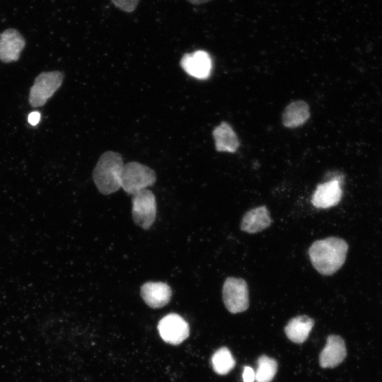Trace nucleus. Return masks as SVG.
<instances>
[{
	"label": "nucleus",
	"instance_id": "nucleus-1",
	"mask_svg": "<svg viewBox=\"0 0 382 382\" xmlns=\"http://www.w3.org/2000/svg\"><path fill=\"white\" fill-rule=\"evenodd\" d=\"M348 245L337 237H328L316 241L308 249V255L313 267L321 274L331 275L344 264Z\"/></svg>",
	"mask_w": 382,
	"mask_h": 382
},
{
	"label": "nucleus",
	"instance_id": "nucleus-2",
	"mask_svg": "<svg viewBox=\"0 0 382 382\" xmlns=\"http://www.w3.org/2000/svg\"><path fill=\"white\" fill-rule=\"evenodd\" d=\"M122 156L112 151L103 153L93 171V180L103 195H110L121 187V177L124 167Z\"/></svg>",
	"mask_w": 382,
	"mask_h": 382
},
{
	"label": "nucleus",
	"instance_id": "nucleus-3",
	"mask_svg": "<svg viewBox=\"0 0 382 382\" xmlns=\"http://www.w3.org/2000/svg\"><path fill=\"white\" fill-rule=\"evenodd\" d=\"M156 180L154 170L137 161L124 165L121 177V187L128 194L135 195Z\"/></svg>",
	"mask_w": 382,
	"mask_h": 382
},
{
	"label": "nucleus",
	"instance_id": "nucleus-4",
	"mask_svg": "<svg viewBox=\"0 0 382 382\" xmlns=\"http://www.w3.org/2000/svg\"><path fill=\"white\" fill-rule=\"evenodd\" d=\"M222 296L226 308L231 313L243 312L249 306L248 284L243 279L226 278L223 285Z\"/></svg>",
	"mask_w": 382,
	"mask_h": 382
},
{
	"label": "nucleus",
	"instance_id": "nucleus-5",
	"mask_svg": "<svg viewBox=\"0 0 382 382\" xmlns=\"http://www.w3.org/2000/svg\"><path fill=\"white\" fill-rule=\"evenodd\" d=\"M63 74L58 71L42 72L35 79L30 88L29 102L32 107L43 105L61 86Z\"/></svg>",
	"mask_w": 382,
	"mask_h": 382
},
{
	"label": "nucleus",
	"instance_id": "nucleus-6",
	"mask_svg": "<svg viewBox=\"0 0 382 382\" xmlns=\"http://www.w3.org/2000/svg\"><path fill=\"white\" fill-rule=\"evenodd\" d=\"M132 219L135 224L143 229H149L156 217V201L154 193L144 189L132 198Z\"/></svg>",
	"mask_w": 382,
	"mask_h": 382
},
{
	"label": "nucleus",
	"instance_id": "nucleus-7",
	"mask_svg": "<svg viewBox=\"0 0 382 382\" xmlns=\"http://www.w3.org/2000/svg\"><path fill=\"white\" fill-rule=\"evenodd\" d=\"M158 330L162 340L172 345H180L190 334L188 323L177 313H169L162 318L158 323Z\"/></svg>",
	"mask_w": 382,
	"mask_h": 382
},
{
	"label": "nucleus",
	"instance_id": "nucleus-8",
	"mask_svg": "<svg viewBox=\"0 0 382 382\" xmlns=\"http://www.w3.org/2000/svg\"><path fill=\"white\" fill-rule=\"evenodd\" d=\"M180 66L190 76L198 79H207L212 70V59L204 50L185 54L180 60Z\"/></svg>",
	"mask_w": 382,
	"mask_h": 382
},
{
	"label": "nucleus",
	"instance_id": "nucleus-9",
	"mask_svg": "<svg viewBox=\"0 0 382 382\" xmlns=\"http://www.w3.org/2000/svg\"><path fill=\"white\" fill-rule=\"evenodd\" d=\"M340 179L335 178L319 184L312 196L313 205L319 209H327L337 205L342 197Z\"/></svg>",
	"mask_w": 382,
	"mask_h": 382
},
{
	"label": "nucleus",
	"instance_id": "nucleus-10",
	"mask_svg": "<svg viewBox=\"0 0 382 382\" xmlns=\"http://www.w3.org/2000/svg\"><path fill=\"white\" fill-rule=\"evenodd\" d=\"M347 355L343 339L336 335L327 337L325 347L319 354V364L322 368H334L342 362Z\"/></svg>",
	"mask_w": 382,
	"mask_h": 382
},
{
	"label": "nucleus",
	"instance_id": "nucleus-11",
	"mask_svg": "<svg viewBox=\"0 0 382 382\" xmlns=\"http://www.w3.org/2000/svg\"><path fill=\"white\" fill-rule=\"evenodd\" d=\"M140 294L146 305L152 308L165 306L170 301L172 291L166 283L148 282L141 286Z\"/></svg>",
	"mask_w": 382,
	"mask_h": 382
},
{
	"label": "nucleus",
	"instance_id": "nucleus-12",
	"mask_svg": "<svg viewBox=\"0 0 382 382\" xmlns=\"http://www.w3.org/2000/svg\"><path fill=\"white\" fill-rule=\"evenodd\" d=\"M25 44V40L18 31L6 30L0 35V60L5 63L17 61Z\"/></svg>",
	"mask_w": 382,
	"mask_h": 382
},
{
	"label": "nucleus",
	"instance_id": "nucleus-13",
	"mask_svg": "<svg viewBox=\"0 0 382 382\" xmlns=\"http://www.w3.org/2000/svg\"><path fill=\"white\" fill-rule=\"evenodd\" d=\"M271 224L270 212L265 206H261L244 214L241 222V229L248 233H256L267 228Z\"/></svg>",
	"mask_w": 382,
	"mask_h": 382
},
{
	"label": "nucleus",
	"instance_id": "nucleus-14",
	"mask_svg": "<svg viewBox=\"0 0 382 382\" xmlns=\"http://www.w3.org/2000/svg\"><path fill=\"white\" fill-rule=\"evenodd\" d=\"M212 135L217 151L234 153L239 147L238 137L231 126L223 122L216 126Z\"/></svg>",
	"mask_w": 382,
	"mask_h": 382
},
{
	"label": "nucleus",
	"instance_id": "nucleus-15",
	"mask_svg": "<svg viewBox=\"0 0 382 382\" xmlns=\"http://www.w3.org/2000/svg\"><path fill=\"white\" fill-rule=\"evenodd\" d=\"M314 325V320L307 316H297L291 318L284 328L286 337L293 342H305Z\"/></svg>",
	"mask_w": 382,
	"mask_h": 382
},
{
	"label": "nucleus",
	"instance_id": "nucleus-16",
	"mask_svg": "<svg viewBox=\"0 0 382 382\" xmlns=\"http://www.w3.org/2000/svg\"><path fill=\"white\" fill-rule=\"evenodd\" d=\"M309 117L308 104L303 100H296L285 108L282 115V123L289 128L297 127L303 125Z\"/></svg>",
	"mask_w": 382,
	"mask_h": 382
},
{
	"label": "nucleus",
	"instance_id": "nucleus-17",
	"mask_svg": "<svg viewBox=\"0 0 382 382\" xmlns=\"http://www.w3.org/2000/svg\"><path fill=\"white\" fill-rule=\"evenodd\" d=\"M212 365L219 375H226L235 366L236 361L231 351L226 347L219 348L212 355Z\"/></svg>",
	"mask_w": 382,
	"mask_h": 382
},
{
	"label": "nucleus",
	"instance_id": "nucleus-18",
	"mask_svg": "<svg viewBox=\"0 0 382 382\" xmlns=\"http://www.w3.org/2000/svg\"><path fill=\"white\" fill-rule=\"evenodd\" d=\"M257 368L255 372L256 382H271L277 371V363L273 358L266 355L260 356L257 361Z\"/></svg>",
	"mask_w": 382,
	"mask_h": 382
},
{
	"label": "nucleus",
	"instance_id": "nucleus-19",
	"mask_svg": "<svg viewBox=\"0 0 382 382\" xmlns=\"http://www.w3.org/2000/svg\"><path fill=\"white\" fill-rule=\"evenodd\" d=\"M111 1L120 10L132 13L137 7L139 0H111Z\"/></svg>",
	"mask_w": 382,
	"mask_h": 382
},
{
	"label": "nucleus",
	"instance_id": "nucleus-20",
	"mask_svg": "<svg viewBox=\"0 0 382 382\" xmlns=\"http://www.w3.org/2000/svg\"><path fill=\"white\" fill-rule=\"evenodd\" d=\"M243 382H254L255 381V371L248 366H245L243 372Z\"/></svg>",
	"mask_w": 382,
	"mask_h": 382
},
{
	"label": "nucleus",
	"instance_id": "nucleus-21",
	"mask_svg": "<svg viewBox=\"0 0 382 382\" xmlns=\"http://www.w3.org/2000/svg\"><path fill=\"white\" fill-rule=\"evenodd\" d=\"M40 120V114L38 112H32L28 117V121L31 125H36Z\"/></svg>",
	"mask_w": 382,
	"mask_h": 382
},
{
	"label": "nucleus",
	"instance_id": "nucleus-22",
	"mask_svg": "<svg viewBox=\"0 0 382 382\" xmlns=\"http://www.w3.org/2000/svg\"><path fill=\"white\" fill-rule=\"evenodd\" d=\"M187 1L193 5H199V4L209 2L212 0H187Z\"/></svg>",
	"mask_w": 382,
	"mask_h": 382
}]
</instances>
